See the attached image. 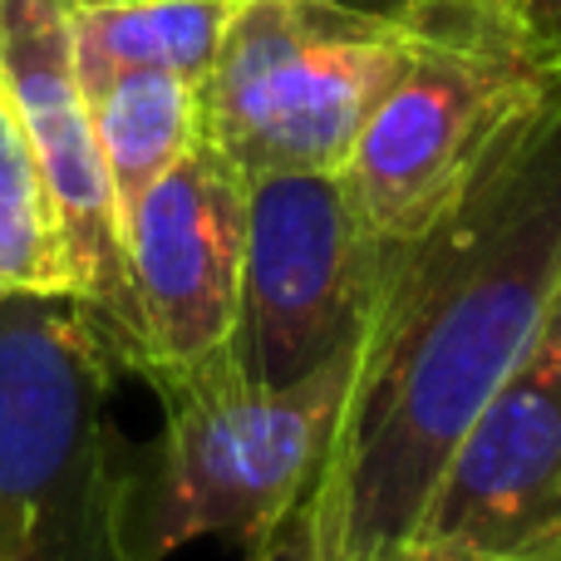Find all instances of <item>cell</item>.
<instances>
[{"mask_svg":"<svg viewBox=\"0 0 561 561\" xmlns=\"http://www.w3.org/2000/svg\"><path fill=\"white\" fill-rule=\"evenodd\" d=\"M404 59V25L340 0H242L203 89V138L247 178L340 173Z\"/></svg>","mask_w":561,"mask_h":561,"instance_id":"5","label":"cell"},{"mask_svg":"<svg viewBox=\"0 0 561 561\" xmlns=\"http://www.w3.org/2000/svg\"><path fill=\"white\" fill-rule=\"evenodd\" d=\"M409 552L561 561V350L552 340L537 335L458 438Z\"/></svg>","mask_w":561,"mask_h":561,"instance_id":"9","label":"cell"},{"mask_svg":"<svg viewBox=\"0 0 561 561\" xmlns=\"http://www.w3.org/2000/svg\"><path fill=\"white\" fill-rule=\"evenodd\" d=\"M237 5L242 0H65L84 99L138 69L203 84Z\"/></svg>","mask_w":561,"mask_h":561,"instance_id":"10","label":"cell"},{"mask_svg":"<svg viewBox=\"0 0 561 561\" xmlns=\"http://www.w3.org/2000/svg\"><path fill=\"white\" fill-rule=\"evenodd\" d=\"M404 561H448V557H414V552H409Z\"/></svg>","mask_w":561,"mask_h":561,"instance_id":"17","label":"cell"},{"mask_svg":"<svg viewBox=\"0 0 561 561\" xmlns=\"http://www.w3.org/2000/svg\"><path fill=\"white\" fill-rule=\"evenodd\" d=\"M0 300H79L45 163L0 79Z\"/></svg>","mask_w":561,"mask_h":561,"instance_id":"12","label":"cell"},{"mask_svg":"<svg viewBox=\"0 0 561 561\" xmlns=\"http://www.w3.org/2000/svg\"><path fill=\"white\" fill-rule=\"evenodd\" d=\"M355 355L296 385H252L237 365L163 385V438L138 478V561H168L203 537L252 547L316 488L355 379Z\"/></svg>","mask_w":561,"mask_h":561,"instance_id":"4","label":"cell"},{"mask_svg":"<svg viewBox=\"0 0 561 561\" xmlns=\"http://www.w3.org/2000/svg\"><path fill=\"white\" fill-rule=\"evenodd\" d=\"M118 369L79 300H0L5 561H138V473L108 424Z\"/></svg>","mask_w":561,"mask_h":561,"instance_id":"3","label":"cell"},{"mask_svg":"<svg viewBox=\"0 0 561 561\" xmlns=\"http://www.w3.org/2000/svg\"><path fill=\"white\" fill-rule=\"evenodd\" d=\"M517 15H523V25L533 30L537 45L561 69V0H517Z\"/></svg>","mask_w":561,"mask_h":561,"instance_id":"14","label":"cell"},{"mask_svg":"<svg viewBox=\"0 0 561 561\" xmlns=\"http://www.w3.org/2000/svg\"><path fill=\"white\" fill-rule=\"evenodd\" d=\"M557 286L561 94L399 247L310 488L316 561L409 557L458 438L537 345Z\"/></svg>","mask_w":561,"mask_h":561,"instance_id":"1","label":"cell"},{"mask_svg":"<svg viewBox=\"0 0 561 561\" xmlns=\"http://www.w3.org/2000/svg\"><path fill=\"white\" fill-rule=\"evenodd\" d=\"M89 118L128 227V207L203 144V89L183 75L138 69L89 94Z\"/></svg>","mask_w":561,"mask_h":561,"instance_id":"11","label":"cell"},{"mask_svg":"<svg viewBox=\"0 0 561 561\" xmlns=\"http://www.w3.org/2000/svg\"><path fill=\"white\" fill-rule=\"evenodd\" d=\"M0 561H5V557H0Z\"/></svg>","mask_w":561,"mask_h":561,"instance_id":"18","label":"cell"},{"mask_svg":"<svg viewBox=\"0 0 561 561\" xmlns=\"http://www.w3.org/2000/svg\"><path fill=\"white\" fill-rule=\"evenodd\" d=\"M340 5L359 10V15H379V20H394V15H404V10H414V5H428V0H340ZM507 5H517V0H507Z\"/></svg>","mask_w":561,"mask_h":561,"instance_id":"15","label":"cell"},{"mask_svg":"<svg viewBox=\"0 0 561 561\" xmlns=\"http://www.w3.org/2000/svg\"><path fill=\"white\" fill-rule=\"evenodd\" d=\"M247 561H316V517H310V493L290 507L280 523H272L252 547Z\"/></svg>","mask_w":561,"mask_h":561,"instance_id":"13","label":"cell"},{"mask_svg":"<svg viewBox=\"0 0 561 561\" xmlns=\"http://www.w3.org/2000/svg\"><path fill=\"white\" fill-rule=\"evenodd\" d=\"M542 340H552V345L561 350V286L552 296V316H547V325H542Z\"/></svg>","mask_w":561,"mask_h":561,"instance_id":"16","label":"cell"},{"mask_svg":"<svg viewBox=\"0 0 561 561\" xmlns=\"http://www.w3.org/2000/svg\"><path fill=\"white\" fill-rule=\"evenodd\" d=\"M0 79L45 163L65 242L75 256L79 306L108 330L118 365H138V316L128 286V227L104 168L75 75L65 0H0Z\"/></svg>","mask_w":561,"mask_h":561,"instance_id":"8","label":"cell"},{"mask_svg":"<svg viewBox=\"0 0 561 561\" xmlns=\"http://www.w3.org/2000/svg\"><path fill=\"white\" fill-rule=\"evenodd\" d=\"M340 183L389 247H409L478 183L497 148L561 94V69L507 0H428Z\"/></svg>","mask_w":561,"mask_h":561,"instance_id":"2","label":"cell"},{"mask_svg":"<svg viewBox=\"0 0 561 561\" xmlns=\"http://www.w3.org/2000/svg\"><path fill=\"white\" fill-rule=\"evenodd\" d=\"M394 256L399 247L369 232L340 173L256 178L247 193L237 375L280 389L355 355Z\"/></svg>","mask_w":561,"mask_h":561,"instance_id":"6","label":"cell"},{"mask_svg":"<svg viewBox=\"0 0 561 561\" xmlns=\"http://www.w3.org/2000/svg\"><path fill=\"white\" fill-rule=\"evenodd\" d=\"M247 183L213 144H197L128 207V286L138 375L153 389L232 365L247 256Z\"/></svg>","mask_w":561,"mask_h":561,"instance_id":"7","label":"cell"}]
</instances>
